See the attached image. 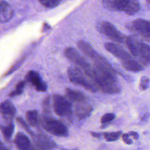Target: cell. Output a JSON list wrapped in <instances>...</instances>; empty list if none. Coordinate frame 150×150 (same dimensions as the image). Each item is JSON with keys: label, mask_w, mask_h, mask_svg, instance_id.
Segmentation results:
<instances>
[{"label": "cell", "mask_w": 150, "mask_h": 150, "mask_svg": "<svg viewBox=\"0 0 150 150\" xmlns=\"http://www.w3.org/2000/svg\"><path fill=\"white\" fill-rule=\"evenodd\" d=\"M39 3L47 8H53L59 5L61 0H38Z\"/></svg>", "instance_id": "26"}, {"label": "cell", "mask_w": 150, "mask_h": 150, "mask_svg": "<svg viewBox=\"0 0 150 150\" xmlns=\"http://www.w3.org/2000/svg\"><path fill=\"white\" fill-rule=\"evenodd\" d=\"M103 135L106 141L112 142V141H115L118 139V138L121 135V132L117 131V132H104L103 134Z\"/></svg>", "instance_id": "24"}, {"label": "cell", "mask_w": 150, "mask_h": 150, "mask_svg": "<svg viewBox=\"0 0 150 150\" xmlns=\"http://www.w3.org/2000/svg\"><path fill=\"white\" fill-rule=\"evenodd\" d=\"M64 54L69 60L80 67L83 71L91 79L93 73L92 66H91L75 49L71 47H67L64 50Z\"/></svg>", "instance_id": "7"}, {"label": "cell", "mask_w": 150, "mask_h": 150, "mask_svg": "<svg viewBox=\"0 0 150 150\" xmlns=\"http://www.w3.org/2000/svg\"><path fill=\"white\" fill-rule=\"evenodd\" d=\"M122 141L127 144L130 145L132 143V141L131 138H129V135L128 134H124L122 135Z\"/></svg>", "instance_id": "30"}, {"label": "cell", "mask_w": 150, "mask_h": 150, "mask_svg": "<svg viewBox=\"0 0 150 150\" xmlns=\"http://www.w3.org/2000/svg\"><path fill=\"white\" fill-rule=\"evenodd\" d=\"M33 138V144L38 150H54L56 144L47 135L43 133H38Z\"/></svg>", "instance_id": "10"}, {"label": "cell", "mask_w": 150, "mask_h": 150, "mask_svg": "<svg viewBox=\"0 0 150 150\" xmlns=\"http://www.w3.org/2000/svg\"><path fill=\"white\" fill-rule=\"evenodd\" d=\"M77 46L85 55L93 60L94 63L101 64H107L109 63L104 57L97 53L88 42L80 40L77 42Z\"/></svg>", "instance_id": "9"}, {"label": "cell", "mask_w": 150, "mask_h": 150, "mask_svg": "<svg viewBox=\"0 0 150 150\" xmlns=\"http://www.w3.org/2000/svg\"><path fill=\"white\" fill-rule=\"evenodd\" d=\"M125 43L131 53L138 58L144 66L150 64V46L148 44L134 36L127 37Z\"/></svg>", "instance_id": "2"}, {"label": "cell", "mask_w": 150, "mask_h": 150, "mask_svg": "<svg viewBox=\"0 0 150 150\" xmlns=\"http://www.w3.org/2000/svg\"><path fill=\"white\" fill-rule=\"evenodd\" d=\"M50 25H49L47 23H45L43 24V31L47 30H48V29H50Z\"/></svg>", "instance_id": "33"}, {"label": "cell", "mask_w": 150, "mask_h": 150, "mask_svg": "<svg viewBox=\"0 0 150 150\" xmlns=\"http://www.w3.org/2000/svg\"><path fill=\"white\" fill-rule=\"evenodd\" d=\"M52 101L53 108L54 112L58 116L70 120L73 111L70 101L59 94H54L52 97Z\"/></svg>", "instance_id": "6"}, {"label": "cell", "mask_w": 150, "mask_h": 150, "mask_svg": "<svg viewBox=\"0 0 150 150\" xmlns=\"http://www.w3.org/2000/svg\"><path fill=\"white\" fill-rule=\"evenodd\" d=\"M15 125L13 122L7 123L6 125L1 126V131L5 141H8L11 139L14 131Z\"/></svg>", "instance_id": "20"}, {"label": "cell", "mask_w": 150, "mask_h": 150, "mask_svg": "<svg viewBox=\"0 0 150 150\" xmlns=\"http://www.w3.org/2000/svg\"><path fill=\"white\" fill-rule=\"evenodd\" d=\"M91 135L94 137H96V138H100L101 135V134L100 133H98V132H90Z\"/></svg>", "instance_id": "32"}, {"label": "cell", "mask_w": 150, "mask_h": 150, "mask_svg": "<svg viewBox=\"0 0 150 150\" xmlns=\"http://www.w3.org/2000/svg\"><path fill=\"white\" fill-rule=\"evenodd\" d=\"M1 150H9L8 148H7L2 142L1 144Z\"/></svg>", "instance_id": "34"}, {"label": "cell", "mask_w": 150, "mask_h": 150, "mask_svg": "<svg viewBox=\"0 0 150 150\" xmlns=\"http://www.w3.org/2000/svg\"><path fill=\"white\" fill-rule=\"evenodd\" d=\"M129 136H132L135 139H138L139 138V135L137 132L135 131H131L129 133H128Z\"/></svg>", "instance_id": "31"}, {"label": "cell", "mask_w": 150, "mask_h": 150, "mask_svg": "<svg viewBox=\"0 0 150 150\" xmlns=\"http://www.w3.org/2000/svg\"><path fill=\"white\" fill-rule=\"evenodd\" d=\"M0 109L1 114L4 120L7 123L12 122L16 114V108L12 103L9 100L4 101L1 104Z\"/></svg>", "instance_id": "15"}, {"label": "cell", "mask_w": 150, "mask_h": 150, "mask_svg": "<svg viewBox=\"0 0 150 150\" xmlns=\"http://www.w3.org/2000/svg\"><path fill=\"white\" fill-rule=\"evenodd\" d=\"M146 1L149 4H150V0H146Z\"/></svg>", "instance_id": "35"}, {"label": "cell", "mask_w": 150, "mask_h": 150, "mask_svg": "<svg viewBox=\"0 0 150 150\" xmlns=\"http://www.w3.org/2000/svg\"><path fill=\"white\" fill-rule=\"evenodd\" d=\"M103 6L108 10L123 12L128 15H135L140 9L138 0H101Z\"/></svg>", "instance_id": "3"}, {"label": "cell", "mask_w": 150, "mask_h": 150, "mask_svg": "<svg viewBox=\"0 0 150 150\" xmlns=\"http://www.w3.org/2000/svg\"><path fill=\"white\" fill-rule=\"evenodd\" d=\"M16 121L18 122V124L32 137L34 138L35 136L36 135V134L32 131V130L30 128V127H29V125H28V124L26 123V122H25L23 118H22L20 117H18L16 118Z\"/></svg>", "instance_id": "25"}, {"label": "cell", "mask_w": 150, "mask_h": 150, "mask_svg": "<svg viewBox=\"0 0 150 150\" xmlns=\"http://www.w3.org/2000/svg\"><path fill=\"white\" fill-rule=\"evenodd\" d=\"M25 80L30 83L37 91L45 92L47 90L46 83L42 80L39 73L36 71H29L25 76Z\"/></svg>", "instance_id": "12"}, {"label": "cell", "mask_w": 150, "mask_h": 150, "mask_svg": "<svg viewBox=\"0 0 150 150\" xmlns=\"http://www.w3.org/2000/svg\"><path fill=\"white\" fill-rule=\"evenodd\" d=\"M50 97L47 96L42 102V110L45 116H50L51 113V104Z\"/></svg>", "instance_id": "23"}, {"label": "cell", "mask_w": 150, "mask_h": 150, "mask_svg": "<svg viewBox=\"0 0 150 150\" xmlns=\"http://www.w3.org/2000/svg\"><path fill=\"white\" fill-rule=\"evenodd\" d=\"M97 26L98 31L111 40L119 43H125L127 37L117 30L111 23L108 21H103L100 22Z\"/></svg>", "instance_id": "8"}, {"label": "cell", "mask_w": 150, "mask_h": 150, "mask_svg": "<svg viewBox=\"0 0 150 150\" xmlns=\"http://www.w3.org/2000/svg\"><path fill=\"white\" fill-rule=\"evenodd\" d=\"M14 144L18 150H38L28 136L22 132H18L16 134Z\"/></svg>", "instance_id": "14"}, {"label": "cell", "mask_w": 150, "mask_h": 150, "mask_svg": "<svg viewBox=\"0 0 150 150\" xmlns=\"http://www.w3.org/2000/svg\"><path fill=\"white\" fill-rule=\"evenodd\" d=\"M150 85V79L148 76H142L140 79V82L139 84V87L140 90L144 91L146 90Z\"/></svg>", "instance_id": "27"}, {"label": "cell", "mask_w": 150, "mask_h": 150, "mask_svg": "<svg viewBox=\"0 0 150 150\" xmlns=\"http://www.w3.org/2000/svg\"><path fill=\"white\" fill-rule=\"evenodd\" d=\"M128 28L142 36L150 39V21L138 18L133 21Z\"/></svg>", "instance_id": "11"}, {"label": "cell", "mask_w": 150, "mask_h": 150, "mask_svg": "<svg viewBox=\"0 0 150 150\" xmlns=\"http://www.w3.org/2000/svg\"><path fill=\"white\" fill-rule=\"evenodd\" d=\"M69 81L76 85L80 86L92 93L97 91L98 87L94 81L84 71L76 67H70L67 70Z\"/></svg>", "instance_id": "4"}, {"label": "cell", "mask_w": 150, "mask_h": 150, "mask_svg": "<svg viewBox=\"0 0 150 150\" xmlns=\"http://www.w3.org/2000/svg\"><path fill=\"white\" fill-rule=\"evenodd\" d=\"M91 79L97 87L104 93L114 94L119 93L120 86L115 76V72L111 65L95 63L92 65Z\"/></svg>", "instance_id": "1"}, {"label": "cell", "mask_w": 150, "mask_h": 150, "mask_svg": "<svg viewBox=\"0 0 150 150\" xmlns=\"http://www.w3.org/2000/svg\"><path fill=\"white\" fill-rule=\"evenodd\" d=\"M115 117V115L113 113H106L104 114L101 119V122L103 124H108L112 121Z\"/></svg>", "instance_id": "28"}, {"label": "cell", "mask_w": 150, "mask_h": 150, "mask_svg": "<svg viewBox=\"0 0 150 150\" xmlns=\"http://www.w3.org/2000/svg\"><path fill=\"white\" fill-rule=\"evenodd\" d=\"M93 111L92 106L87 103V101L77 103L75 108L76 116L80 120H83L88 117Z\"/></svg>", "instance_id": "16"}, {"label": "cell", "mask_w": 150, "mask_h": 150, "mask_svg": "<svg viewBox=\"0 0 150 150\" xmlns=\"http://www.w3.org/2000/svg\"><path fill=\"white\" fill-rule=\"evenodd\" d=\"M123 67L127 71L138 72L144 70L143 66L138 62L132 59L122 62Z\"/></svg>", "instance_id": "19"}, {"label": "cell", "mask_w": 150, "mask_h": 150, "mask_svg": "<svg viewBox=\"0 0 150 150\" xmlns=\"http://www.w3.org/2000/svg\"><path fill=\"white\" fill-rule=\"evenodd\" d=\"M65 92L67 98L71 101L76 102L77 103L86 101V96L83 93L78 90L66 88Z\"/></svg>", "instance_id": "18"}, {"label": "cell", "mask_w": 150, "mask_h": 150, "mask_svg": "<svg viewBox=\"0 0 150 150\" xmlns=\"http://www.w3.org/2000/svg\"><path fill=\"white\" fill-rule=\"evenodd\" d=\"M63 150H66V149H63Z\"/></svg>", "instance_id": "36"}, {"label": "cell", "mask_w": 150, "mask_h": 150, "mask_svg": "<svg viewBox=\"0 0 150 150\" xmlns=\"http://www.w3.org/2000/svg\"><path fill=\"white\" fill-rule=\"evenodd\" d=\"M23 60H24V58L23 59H21V60H19L18 62H17L16 63H15L11 67V69L6 72V76H7V75H9V74H11L12 73H13V71H15L16 70H17L21 66V64H22V63H23Z\"/></svg>", "instance_id": "29"}, {"label": "cell", "mask_w": 150, "mask_h": 150, "mask_svg": "<svg viewBox=\"0 0 150 150\" xmlns=\"http://www.w3.org/2000/svg\"><path fill=\"white\" fill-rule=\"evenodd\" d=\"M25 84H26V82L23 80H21V81H19L15 86V90H13L12 91H11L9 94V96L10 97H14L17 96L21 95L23 91V89L25 88Z\"/></svg>", "instance_id": "22"}, {"label": "cell", "mask_w": 150, "mask_h": 150, "mask_svg": "<svg viewBox=\"0 0 150 150\" xmlns=\"http://www.w3.org/2000/svg\"><path fill=\"white\" fill-rule=\"evenodd\" d=\"M41 124L45 130L53 135L66 137L69 135L67 127L62 121L53 117L43 115Z\"/></svg>", "instance_id": "5"}, {"label": "cell", "mask_w": 150, "mask_h": 150, "mask_svg": "<svg viewBox=\"0 0 150 150\" xmlns=\"http://www.w3.org/2000/svg\"><path fill=\"white\" fill-rule=\"evenodd\" d=\"M0 21L6 22L9 21L13 16V10L6 1L1 0L0 4Z\"/></svg>", "instance_id": "17"}, {"label": "cell", "mask_w": 150, "mask_h": 150, "mask_svg": "<svg viewBox=\"0 0 150 150\" xmlns=\"http://www.w3.org/2000/svg\"><path fill=\"white\" fill-rule=\"evenodd\" d=\"M25 117L27 122L32 127H36L38 124V112L36 110H29L26 112Z\"/></svg>", "instance_id": "21"}, {"label": "cell", "mask_w": 150, "mask_h": 150, "mask_svg": "<svg viewBox=\"0 0 150 150\" xmlns=\"http://www.w3.org/2000/svg\"><path fill=\"white\" fill-rule=\"evenodd\" d=\"M104 47L110 53L117 59L121 60L122 62L131 59L130 54L121 46L111 42L104 43Z\"/></svg>", "instance_id": "13"}]
</instances>
